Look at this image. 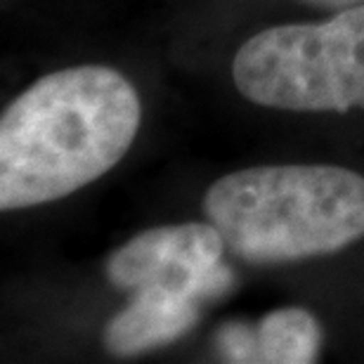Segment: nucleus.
Segmentation results:
<instances>
[{"mask_svg":"<svg viewBox=\"0 0 364 364\" xmlns=\"http://www.w3.org/2000/svg\"><path fill=\"white\" fill-rule=\"evenodd\" d=\"M237 90L287 112L364 109V3L322 24H287L251 36L232 62Z\"/></svg>","mask_w":364,"mask_h":364,"instance_id":"obj_3","label":"nucleus"},{"mask_svg":"<svg viewBox=\"0 0 364 364\" xmlns=\"http://www.w3.org/2000/svg\"><path fill=\"white\" fill-rule=\"evenodd\" d=\"M203 213L249 263L336 253L364 237V178L343 166H253L210 185Z\"/></svg>","mask_w":364,"mask_h":364,"instance_id":"obj_2","label":"nucleus"},{"mask_svg":"<svg viewBox=\"0 0 364 364\" xmlns=\"http://www.w3.org/2000/svg\"><path fill=\"white\" fill-rule=\"evenodd\" d=\"M196 303L194 298L161 289L137 291L133 301L107 324V350L130 358L173 343L196 324Z\"/></svg>","mask_w":364,"mask_h":364,"instance_id":"obj_5","label":"nucleus"},{"mask_svg":"<svg viewBox=\"0 0 364 364\" xmlns=\"http://www.w3.org/2000/svg\"><path fill=\"white\" fill-rule=\"evenodd\" d=\"M140 119L137 90L116 69L38 78L0 119V208L64 199L102 178L126 156Z\"/></svg>","mask_w":364,"mask_h":364,"instance_id":"obj_1","label":"nucleus"},{"mask_svg":"<svg viewBox=\"0 0 364 364\" xmlns=\"http://www.w3.org/2000/svg\"><path fill=\"white\" fill-rule=\"evenodd\" d=\"M305 3H310V5H317V7H324V10H348V7H355V5H360L364 3V0H305Z\"/></svg>","mask_w":364,"mask_h":364,"instance_id":"obj_8","label":"nucleus"},{"mask_svg":"<svg viewBox=\"0 0 364 364\" xmlns=\"http://www.w3.org/2000/svg\"><path fill=\"white\" fill-rule=\"evenodd\" d=\"M223 235L213 223H182L147 230L119 246L107 260V277L123 291L161 289L194 298L220 296L232 287L223 267Z\"/></svg>","mask_w":364,"mask_h":364,"instance_id":"obj_4","label":"nucleus"},{"mask_svg":"<svg viewBox=\"0 0 364 364\" xmlns=\"http://www.w3.org/2000/svg\"><path fill=\"white\" fill-rule=\"evenodd\" d=\"M258 362L310 364L317 360L322 331L315 315L303 308H282L260 319Z\"/></svg>","mask_w":364,"mask_h":364,"instance_id":"obj_6","label":"nucleus"},{"mask_svg":"<svg viewBox=\"0 0 364 364\" xmlns=\"http://www.w3.org/2000/svg\"><path fill=\"white\" fill-rule=\"evenodd\" d=\"M215 346L228 362H258V336L249 324H223L215 336Z\"/></svg>","mask_w":364,"mask_h":364,"instance_id":"obj_7","label":"nucleus"}]
</instances>
